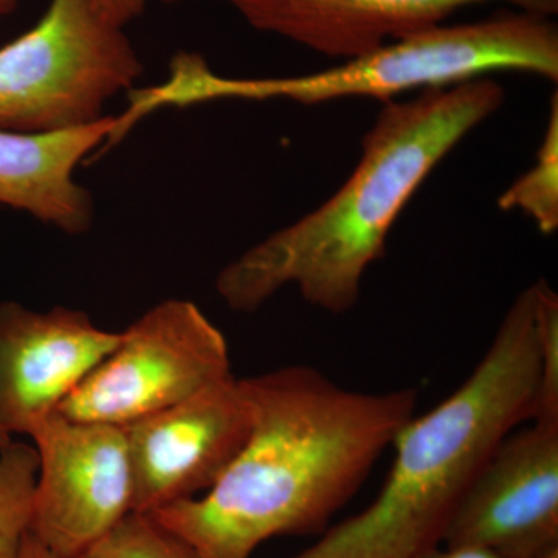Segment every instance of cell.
I'll list each match as a JSON object with an SVG mask.
<instances>
[{
	"mask_svg": "<svg viewBox=\"0 0 558 558\" xmlns=\"http://www.w3.org/2000/svg\"><path fill=\"white\" fill-rule=\"evenodd\" d=\"M247 442L209 490L149 513L197 558H248L315 532L347 505L414 417V388L362 392L293 365L241 379Z\"/></svg>",
	"mask_w": 558,
	"mask_h": 558,
	"instance_id": "obj_1",
	"label": "cell"
},
{
	"mask_svg": "<svg viewBox=\"0 0 558 558\" xmlns=\"http://www.w3.org/2000/svg\"><path fill=\"white\" fill-rule=\"evenodd\" d=\"M492 72L534 73L557 81V25L527 11L472 24H436L322 72L241 80L238 100L284 98L318 105L373 98L388 102L407 92L446 89Z\"/></svg>",
	"mask_w": 558,
	"mask_h": 558,
	"instance_id": "obj_4",
	"label": "cell"
},
{
	"mask_svg": "<svg viewBox=\"0 0 558 558\" xmlns=\"http://www.w3.org/2000/svg\"><path fill=\"white\" fill-rule=\"evenodd\" d=\"M258 31L326 57L352 60L389 40L440 24L475 3L502 2L553 16L558 0H223Z\"/></svg>",
	"mask_w": 558,
	"mask_h": 558,
	"instance_id": "obj_11",
	"label": "cell"
},
{
	"mask_svg": "<svg viewBox=\"0 0 558 558\" xmlns=\"http://www.w3.org/2000/svg\"><path fill=\"white\" fill-rule=\"evenodd\" d=\"M543 558H558V549L550 550V553L546 554Z\"/></svg>",
	"mask_w": 558,
	"mask_h": 558,
	"instance_id": "obj_22",
	"label": "cell"
},
{
	"mask_svg": "<svg viewBox=\"0 0 558 558\" xmlns=\"http://www.w3.org/2000/svg\"><path fill=\"white\" fill-rule=\"evenodd\" d=\"M120 339L83 311L0 303V427L31 438Z\"/></svg>",
	"mask_w": 558,
	"mask_h": 558,
	"instance_id": "obj_10",
	"label": "cell"
},
{
	"mask_svg": "<svg viewBox=\"0 0 558 558\" xmlns=\"http://www.w3.org/2000/svg\"><path fill=\"white\" fill-rule=\"evenodd\" d=\"M539 354L534 286L513 300L457 391L396 436L377 498L292 558H417L442 543L481 469L537 411Z\"/></svg>",
	"mask_w": 558,
	"mask_h": 558,
	"instance_id": "obj_3",
	"label": "cell"
},
{
	"mask_svg": "<svg viewBox=\"0 0 558 558\" xmlns=\"http://www.w3.org/2000/svg\"><path fill=\"white\" fill-rule=\"evenodd\" d=\"M76 558H197L150 515L131 513Z\"/></svg>",
	"mask_w": 558,
	"mask_h": 558,
	"instance_id": "obj_15",
	"label": "cell"
},
{
	"mask_svg": "<svg viewBox=\"0 0 558 558\" xmlns=\"http://www.w3.org/2000/svg\"><path fill=\"white\" fill-rule=\"evenodd\" d=\"M539 354L537 411L532 421L558 422V296L548 282H534Z\"/></svg>",
	"mask_w": 558,
	"mask_h": 558,
	"instance_id": "obj_16",
	"label": "cell"
},
{
	"mask_svg": "<svg viewBox=\"0 0 558 558\" xmlns=\"http://www.w3.org/2000/svg\"><path fill=\"white\" fill-rule=\"evenodd\" d=\"M123 429L132 513L149 515L218 483L247 442L252 410L241 380L230 377Z\"/></svg>",
	"mask_w": 558,
	"mask_h": 558,
	"instance_id": "obj_8",
	"label": "cell"
},
{
	"mask_svg": "<svg viewBox=\"0 0 558 558\" xmlns=\"http://www.w3.org/2000/svg\"><path fill=\"white\" fill-rule=\"evenodd\" d=\"M102 3L120 24L126 25L143 13L146 0H102Z\"/></svg>",
	"mask_w": 558,
	"mask_h": 558,
	"instance_id": "obj_18",
	"label": "cell"
},
{
	"mask_svg": "<svg viewBox=\"0 0 558 558\" xmlns=\"http://www.w3.org/2000/svg\"><path fill=\"white\" fill-rule=\"evenodd\" d=\"M417 558H506L494 550L475 548V546H435Z\"/></svg>",
	"mask_w": 558,
	"mask_h": 558,
	"instance_id": "obj_17",
	"label": "cell"
},
{
	"mask_svg": "<svg viewBox=\"0 0 558 558\" xmlns=\"http://www.w3.org/2000/svg\"><path fill=\"white\" fill-rule=\"evenodd\" d=\"M21 558H57L50 550L44 548L43 545L38 542V539L33 538L32 534H28L27 539H25L24 550H22Z\"/></svg>",
	"mask_w": 558,
	"mask_h": 558,
	"instance_id": "obj_19",
	"label": "cell"
},
{
	"mask_svg": "<svg viewBox=\"0 0 558 558\" xmlns=\"http://www.w3.org/2000/svg\"><path fill=\"white\" fill-rule=\"evenodd\" d=\"M502 211L524 213L543 234L558 229V100H550L548 126L537 150L535 163L520 175L501 196Z\"/></svg>",
	"mask_w": 558,
	"mask_h": 558,
	"instance_id": "obj_13",
	"label": "cell"
},
{
	"mask_svg": "<svg viewBox=\"0 0 558 558\" xmlns=\"http://www.w3.org/2000/svg\"><path fill=\"white\" fill-rule=\"evenodd\" d=\"M31 439L38 454L32 537L57 558H76L132 513L124 429L57 413Z\"/></svg>",
	"mask_w": 558,
	"mask_h": 558,
	"instance_id": "obj_7",
	"label": "cell"
},
{
	"mask_svg": "<svg viewBox=\"0 0 558 558\" xmlns=\"http://www.w3.org/2000/svg\"><path fill=\"white\" fill-rule=\"evenodd\" d=\"M502 101L501 84L481 78L385 102L347 182L314 211L227 264L216 278L220 299L231 311L255 312L292 286L312 306L347 314L411 197Z\"/></svg>",
	"mask_w": 558,
	"mask_h": 558,
	"instance_id": "obj_2",
	"label": "cell"
},
{
	"mask_svg": "<svg viewBox=\"0 0 558 558\" xmlns=\"http://www.w3.org/2000/svg\"><path fill=\"white\" fill-rule=\"evenodd\" d=\"M13 439V436H10L9 433L5 432L2 427H0V449H3V447L9 446Z\"/></svg>",
	"mask_w": 558,
	"mask_h": 558,
	"instance_id": "obj_21",
	"label": "cell"
},
{
	"mask_svg": "<svg viewBox=\"0 0 558 558\" xmlns=\"http://www.w3.org/2000/svg\"><path fill=\"white\" fill-rule=\"evenodd\" d=\"M160 2L174 3V2H180V0H160Z\"/></svg>",
	"mask_w": 558,
	"mask_h": 558,
	"instance_id": "obj_23",
	"label": "cell"
},
{
	"mask_svg": "<svg viewBox=\"0 0 558 558\" xmlns=\"http://www.w3.org/2000/svg\"><path fill=\"white\" fill-rule=\"evenodd\" d=\"M121 138L120 116L49 134L0 130V205L73 236L87 233L94 199L73 175L90 154Z\"/></svg>",
	"mask_w": 558,
	"mask_h": 558,
	"instance_id": "obj_12",
	"label": "cell"
},
{
	"mask_svg": "<svg viewBox=\"0 0 558 558\" xmlns=\"http://www.w3.org/2000/svg\"><path fill=\"white\" fill-rule=\"evenodd\" d=\"M38 454L33 444L11 440L0 449V558H21L31 534Z\"/></svg>",
	"mask_w": 558,
	"mask_h": 558,
	"instance_id": "obj_14",
	"label": "cell"
},
{
	"mask_svg": "<svg viewBox=\"0 0 558 558\" xmlns=\"http://www.w3.org/2000/svg\"><path fill=\"white\" fill-rule=\"evenodd\" d=\"M230 377L229 343L218 326L193 301L167 300L121 332L58 414L126 427Z\"/></svg>",
	"mask_w": 558,
	"mask_h": 558,
	"instance_id": "obj_6",
	"label": "cell"
},
{
	"mask_svg": "<svg viewBox=\"0 0 558 558\" xmlns=\"http://www.w3.org/2000/svg\"><path fill=\"white\" fill-rule=\"evenodd\" d=\"M20 0H0V17L7 16L11 11L16 10Z\"/></svg>",
	"mask_w": 558,
	"mask_h": 558,
	"instance_id": "obj_20",
	"label": "cell"
},
{
	"mask_svg": "<svg viewBox=\"0 0 558 558\" xmlns=\"http://www.w3.org/2000/svg\"><path fill=\"white\" fill-rule=\"evenodd\" d=\"M142 73L124 25L102 0H51L32 31L0 47V130L89 126Z\"/></svg>",
	"mask_w": 558,
	"mask_h": 558,
	"instance_id": "obj_5",
	"label": "cell"
},
{
	"mask_svg": "<svg viewBox=\"0 0 558 558\" xmlns=\"http://www.w3.org/2000/svg\"><path fill=\"white\" fill-rule=\"evenodd\" d=\"M440 545L506 558H543L558 549V422L531 421L499 444Z\"/></svg>",
	"mask_w": 558,
	"mask_h": 558,
	"instance_id": "obj_9",
	"label": "cell"
}]
</instances>
